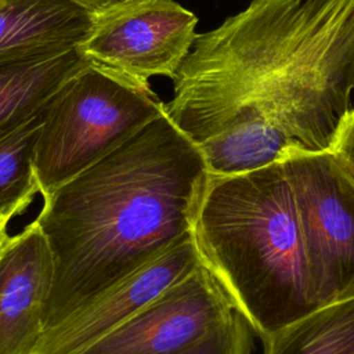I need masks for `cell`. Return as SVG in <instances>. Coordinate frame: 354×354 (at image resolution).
<instances>
[{"instance_id": "1", "label": "cell", "mask_w": 354, "mask_h": 354, "mask_svg": "<svg viewBox=\"0 0 354 354\" xmlns=\"http://www.w3.org/2000/svg\"><path fill=\"white\" fill-rule=\"evenodd\" d=\"M165 102L212 176L330 151L354 93V0H252L196 36Z\"/></svg>"}, {"instance_id": "2", "label": "cell", "mask_w": 354, "mask_h": 354, "mask_svg": "<svg viewBox=\"0 0 354 354\" xmlns=\"http://www.w3.org/2000/svg\"><path fill=\"white\" fill-rule=\"evenodd\" d=\"M209 180L196 144L163 112L43 198L35 221L53 260L44 330L192 235Z\"/></svg>"}, {"instance_id": "3", "label": "cell", "mask_w": 354, "mask_h": 354, "mask_svg": "<svg viewBox=\"0 0 354 354\" xmlns=\"http://www.w3.org/2000/svg\"><path fill=\"white\" fill-rule=\"evenodd\" d=\"M192 238L202 266L263 339L321 307L282 159L210 174Z\"/></svg>"}, {"instance_id": "4", "label": "cell", "mask_w": 354, "mask_h": 354, "mask_svg": "<svg viewBox=\"0 0 354 354\" xmlns=\"http://www.w3.org/2000/svg\"><path fill=\"white\" fill-rule=\"evenodd\" d=\"M163 112L151 88L87 64L47 106L33 158L40 195H51Z\"/></svg>"}, {"instance_id": "5", "label": "cell", "mask_w": 354, "mask_h": 354, "mask_svg": "<svg viewBox=\"0 0 354 354\" xmlns=\"http://www.w3.org/2000/svg\"><path fill=\"white\" fill-rule=\"evenodd\" d=\"M319 306L354 297V181L332 151L292 149L282 158Z\"/></svg>"}, {"instance_id": "6", "label": "cell", "mask_w": 354, "mask_h": 354, "mask_svg": "<svg viewBox=\"0 0 354 354\" xmlns=\"http://www.w3.org/2000/svg\"><path fill=\"white\" fill-rule=\"evenodd\" d=\"M196 15L174 0H133L97 15L77 46L87 64L140 87L174 79L196 39Z\"/></svg>"}, {"instance_id": "7", "label": "cell", "mask_w": 354, "mask_h": 354, "mask_svg": "<svg viewBox=\"0 0 354 354\" xmlns=\"http://www.w3.org/2000/svg\"><path fill=\"white\" fill-rule=\"evenodd\" d=\"M235 308L202 264L80 354H174L227 321Z\"/></svg>"}, {"instance_id": "8", "label": "cell", "mask_w": 354, "mask_h": 354, "mask_svg": "<svg viewBox=\"0 0 354 354\" xmlns=\"http://www.w3.org/2000/svg\"><path fill=\"white\" fill-rule=\"evenodd\" d=\"M192 235L140 267L88 306L43 332L33 354H80L201 266Z\"/></svg>"}, {"instance_id": "9", "label": "cell", "mask_w": 354, "mask_h": 354, "mask_svg": "<svg viewBox=\"0 0 354 354\" xmlns=\"http://www.w3.org/2000/svg\"><path fill=\"white\" fill-rule=\"evenodd\" d=\"M51 281V254L32 220L0 249V354H33Z\"/></svg>"}, {"instance_id": "10", "label": "cell", "mask_w": 354, "mask_h": 354, "mask_svg": "<svg viewBox=\"0 0 354 354\" xmlns=\"http://www.w3.org/2000/svg\"><path fill=\"white\" fill-rule=\"evenodd\" d=\"M94 19L69 0H0V62L72 50Z\"/></svg>"}, {"instance_id": "11", "label": "cell", "mask_w": 354, "mask_h": 354, "mask_svg": "<svg viewBox=\"0 0 354 354\" xmlns=\"http://www.w3.org/2000/svg\"><path fill=\"white\" fill-rule=\"evenodd\" d=\"M86 65L77 47L0 62V134L44 109L58 88Z\"/></svg>"}, {"instance_id": "12", "label": "cell", "mask_w": 354, "mask_h": 354, "mask_svg": "<svg viewBox=\"0 0 354 354\" xmlns=\"http://www.w3.org/2000/svg\"><path fill=\"white\" fill-rule=\"evenodd\" d=\"M264 354H354V297L321 306L270 335Z\"/></svg>"}, {"instance_id": "13", "label": "cell", "mask_w": 354, "mask_h": 354, "mask_svg": "<svg viewBox=\"0 0 354 354\" xmlns=\"http://www.w3.org/2000/svg\"><path fill=\"white\" fill-rule=\"evenodd\" d=\"M47 106L0 134V218L24 213L40 194L33 158Z\"/></svg>"}, {"instance_id": "14", "label": "cell", "mask_w": 354, "mask_h": 354, "mask_svg": "<svg viewBox=\"0 0 354 354\" xmlns=\"http://www.w3.org/2000/svg\"><path fill=\"white\" fill-rule=\"evenodd\" d=\"M250 350L252 328L235 311L205 337L174 354H250Z\"/></svg>"}, {"instance_id": "15", "label": "cell", "mask_w": 354, "mask_h": 354, "mask_svg": "<svg viewBox=\"0 0 354 354\" xmlns=\"http://www.w3.org/2000/svg\"><path fill=\"white\" fill-rule=\"evenodd\" d=\"M330 151L343 170L354 181V106L347 115Z\"/></svg>"}, {"instance_id": "16", "label": "cell", "mask_w": 354, "mask_h": 354, "mask_svg": "<svg viewBox=\"0 0 354 354\" xmlns=\"http://www.w3.org/2000/svg\"><path fill=\"white\" fill-rule=\"evenodd\" d=\"M69 1L77 4L79 7L84 8L86 11H88L94 17H97V15L105 14L113 8H118L126 3H130L133 0H69Z\"/></svg>"}, {"instance_id": "17", "label": "cell", "mask_w": 354, "mask_h": 354, "mask_svg": "<svg viewBox=\"0 0 354 354\" xmlns=\"http://www.w3.org/2000/svg\"><path fill=\"white\" fill-rule=\"evenodd\" d=\"M8 220L6 218H0V249L3 248V245L6 243V241L8 239V232H7V225H8Z\"/></svg>"}]
</instances>
